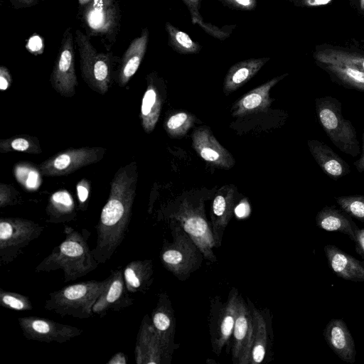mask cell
I'll list each match as a JSON object with an SVG mask.
<instances>
[{"label":"cell","mask_w":364,"mask_h":364,"mask_svg":"<svg viewBox=\"0 0 364 364\" xmlns=\"http://www.w3.org/2000/svg\"><path fill=\"white\" fill-rule=\"evenodd\" d=\"M137 181L136 161L119 168L112 180L108 199L95 228L96 245L92 250L100 264L107 262L124 239L132 217Z\"/></svg>","instance_id":"1"},{"label":"cell","mask_w":364,"mask_h":364,"mask_svg":"<svg viewBox=\"0 0 364 364\" xmlns=\"http://www.w3.org/2000/svg\"><path fill=\"white\" fill-rule=\"evenodd\" d=\"M64 233L65 240L36 266L35 272H49L61 269L63 282H68L87 275L100 263L88 246L90 232L87 230L79 232L65 226Z\"/></svg>","instance_id":"2"},{"label":"cell","mask_w":364,"mask_h":364,"mask_svg":"<svg viewBox=\"0 0 364 364\" xmlns=\"http://www.w3.org/2000/svg\"><path fill=\"white\" fill-rule=\"evenodd\" d=\"M172 241L163 242L160 259L164 268L181 281L187 280L205 257L196 242L175 220H169Z\"/></svg>","instance_id":"3"},{"label":"cell","mask_w":364,"mask_h":364,"mask_svg":"<svg viewBox=\"0 0 364 364\" xmlns=\"http://www.w3.org/2000/svg\"><path fill=\"white\" fill-rule=\"evenodd\" d=\"M107 284L102 281L89 280L65 286L49 294L45 309L61 316L78 319L93 315L92 307Z\"/></svg>","instance_id":"4"},{"label":"cell","mask_w":364,"mask_h":364,"mask_svg":"<svg viewBox=\"0 0 364 364\" xmlns=\"http://www.w3.org/2000/svg\"><path fill=\"white\" fill-rule=\"evenodd\" d=\"M75 36L83 80L94 92L100 95L106 94L115 75L114 68L120 58L111 51L97 50L91 43L90 37L79 29L75 31Z\"/></svg>","instance_id":"5"},{"label":"cell","mask_w":364,"mask_h":364,"mask_svg":"<svg viewBox=\"0 0 364 364\" xmlns=\"http://www.w3.org/2000/svg\"><path fill=\"white\" fill-rule=\"evenodd\" d=\"M78 8L85 33L90 38L99 37L109 51L121 27L119 0H78Z\"/></svg>","instance_id":"6"},{"label":"cell","mask_w":364,"mask_h":364,"mask_svg":"<svg viewBox=\"0 0 364 364\" xmlns=\"http://www.w3.org/2000/svg\"><path fill=\"white\" fill-rule=\"evenodd\" d=\"M319 124L332 143L343 153L356 157L360 152L356 131L351 122L344 118L341 102L331 96L315 100Z\"/></svg>","instance_id":"7"},{"label":"cell","mask_w":364,"mask_h":364,"mask_svg":"<svg viewBox=\"0 0 364 364\" xmlns=\"http://www.w3.org/2000/svg\"><path fill=\"white\" fill-rule=\"evenodd\" d=\"M164 218L178 222L196 242L205 259L212 263L217 261L213 251L216 247L211 224L205 215L202 202L195 204L184 200L176 208L167 212Z\"/></svg>","instance_id":"8"},{"label":"cell","mask_w":364,"mask_h":364,"mask_svg":"<svg viewBox=\"0 0 364 364\" xmlns=\"http://www.w3.org/2000/svg\"><path fill=\"white\" fill-rule=\"evenodd\" d=\"M44 226L33 220L14 217L0 219V264L12 262L32 241L38 238Z\"/></svg>","instance_id":"9"},{"label":"cell","mask_w":364,"mask_h":364,"mask_svg":"<svg viewBox=\"0 0 364 364\" xmlns=\"http://www.w3.org/2000/svg\"><path fill=\"white\" fill-rule=\"evenodd\" d=\"M240 294L235 287L229 292L228 299L223 302L220 297L211 301L209 316V329L213 351L220 355L224 347L228 346L232 336L237 314Z\"/></svg>","instance_id":"10"},{"label":"cell","mask_w":364,"mask_h":364,"mask_svg":"<svg viewBox=\"0 0 364 364\" xmlns=\"http://www.w3.org/2000/svg\"><path fill=\"white\" fill-rule=\"evenodd\" d=\"M106 149L85 146L64 150L39 164L41 175L45 176H68L85 166L103 159Z\"/></svg>","instance_id":"11"},{"label":"cell","mask_w":364,"mask_h":364,"mask_svg":"<svg viewBox=\"0 0 364 364\" xmlns=\"http://www.w3.org/2000/svg\"><path fill=\"white\" fill-rule=\"evenodd\" d=\"M75 42L71 28L68 27L63 33L50 77L52 87L59 95L65 97H73L77 85Z\"/></svg>","instance_id":"12"},{"label":"cell","mask_w":364,"mask_h":364,"mask_svg":"<svg viewBox=\"0 0 364 364\" xmlns=\"http://www.w3.org/2000/svg\"><path fill=\"white\" fill-rule=\"evenodd\" d=\"M18 321L26 339L39 342L63 343L82 333V329L75 326L46 318L24 316L18 318Z\"/></svg>","instance_id":"13"},{"label":"cell","mask_w":364,"mask_h":364,"mask_svg":"<svg viewBox=\"0 0 364 364\" xmlns=\"http://www.w3.org/2000/svg\"><path fill=\"white\" fill-rule=\"evenodd\" d=\"M254 333L252 311L240 295L231 345V359L234 364H250Z\"/></svg>","instance_id":"14"},{"label":"cell","mask_w":364,"mask_h":364,"mask_svg":"<svg viewBox=\"0 0 364 364\" xmlns=\"http://www.w3.org/2000/svg\"><path fill=\"white\" fill-rule=\"evenodd\" d=\"M129 293L123 270L121 268L112 270L107 277L105 289L92 307L93 314L102 318L109 311H119L132 306L134 299L129 296Z\"/></svg>","instance_id":"15"},{"label":"cell","mask_w":364,"mask_h":364,"mask_svg":"<svg viewBox=\"0 0 364 364\" xmlns=\"http://www.w3.org/2000/svg\"><path fill=\"white\" fill-rule=\"evenodd\" d=\"M151 322L166 355L171 360L173 352L179 348L174 341L176 317L168 294H159L151 316Z\"/></svg>","instance_id":"16"},{"label":"cell","mask_w":364,"mask_h":364,"mask_svg":"<svg viewBox=\"0 0 364 364\" xmlns=\"http://www.w3.org/2000/svg\"><path fill=\"white\" fill-rule=\"evenodd\" d=\"M134 358L136 364H169L171 361L165 353L148 314L142 318L137 333Z\"/></svg>","instance_id":"17"},{"label":"cell","mask_w":364,"mask_h":364,"mask_svg":"<svg viewBox=\"0 0 364 364\" xmlns=\"http://www.w3.org/2000/svg\"><path fill=\"white\" fill-rule=\"evenodd\" d=\"M192 146L204 161L214 166L230 169L235 165L232 155L218 142L208 127L202 126L193 130Z\"/></svg>","instance_id":"18"},{"label":"cell","mask_w":364,"mask_h":364,"mask_svg":"<svg viewBox=\"0 0 364 364\" xmlns=\"http://www.w3.org/2000/svg\"><path fill=\"white\" fill-rule=\"evenodd\" d=\"M235 208V191L232 186L222 187L215 196L210 208V224L215 247L221 245L224 232Z\"/></svg>","instance_id":"19"},{"label":"cell","mask_w":364,"mask_h":364,"mask_svg":"<svg viewBox=\"0 0 364 364\" xmlns=\"http://www.w3.org/2000/svg\"><path fill=\"white\" fill-rule=\"evenodd\" d=\"M149 36V29L143 28L140 35L132 40L120 58L114 75L119 87H125L138 70L146 52Z\"/></svg>","instance_id":"20"},{"label":"cell","mask_w":364,"mask_h":364,"mask_svg":"<svg viewBox=\"0 0 364 364\" xmlns=\"http://www.w3.org/2000/svg\"><path fill=\"white\" fill-rule=\"evenodd\" d=\"M323 337L328 346L341 360L350 364L355 362L354 340L343 319H331L323 330Z\"/></svg>","instance_id":"21"},{"label":"cell","mask_w":364,"mask_h":364,"mask_svg":"<svg viewBox=\"0 0 364 364\" xmlns=\"http://www.w3.org/2000/svg\"><path fill=\"white\" fill-rule=\"evenodd\" d=\"M287 75L288 73H285L275 77L244 95L234 104L232 116L244 117L265 111L273 101L269 96L271 89Z\"/></svg>","instance_id":"22"},{"label":"cell","mask_w":364,"mask_h":364,"mask_svg":"<svg viewBox=\"0 0 364 364\" xmlns=\"http://www.w3.org/2000/svg\"><path fill=\"white\" fill-rule=\"evenodd\" d=\"M160 78L154 72L146 76L147 86L144 93L140 109L141 124L147 134L155 128L162 107V95L159 89Z\"/></svg>","instance_id":"23"},{"label":"cell","mask_w":364,"mask_h":364,"mask_svg":"<svg viewBox=\"0 0 364 364\" xmlns=\"http://www.w3.org/2000/svg\"><path fill=\"white\" fill-rule=\"evenodd\" d=\"M307 144L317 164L333 180L337 181L350 172L348 164L327 144L317 139H309Z\"/></svg>","instance_id":"24"},{"label":"cell","mask_w":364,"mask_h":364,"mask_svg":"<svg viewBox=\"0 0 364 364\" xmlns=\"http://www.w3.org/2000/svg\"><path fill=\"white\" fill-rule=\"evenodd\" d=\"M329 267L338 277L352 282H364V262H360L333 245L324 247Z\"/></svg>","instance_id":"25"},{"label":"cell","mask_w":364,"mask_h":364,"mask_svg":"<svg viewBox=\"0 0 364 364\" xmlns=\"http://www.w3.org/2000/svg\"><path fill=\"white\" fill-rule=\"evenodd\" d=\"M351 218L343 210L325 206L317 213L316 224L318 228L324 230L343 233L354 242L359 228Z\"/></svg>","instance_id":"26"},{"label":"cell","mask_w":364,"mask_h":364,"mask_svg":"<svg viewBox=\"0 0 364 364\" xmlns=\"http://www.w3.org/2000/svg\"><path fill=\"white\" fill-rule=\"evenodd\" d=\"M270 58H250L234 64L228 70L223 82V92L228 95L243 86L266 64Z\"/></svg>","instance_id":"27"},{"label":"cell","mask_w":364,"mask_h":364,"mask_svg":"<svg viewBox=\"0 0 364 364\" xmlns=\"http://www.w3.org/2000/svg\"><path fill=\"white\" fill-rule=\"evenodd\" d=\"M126 287L129 293H146L153 282L154 266L151 259L134 260L123 270Z\"/></svg>","instance_id":"28"},{"label":"cell","mask_w":364,"mask_h":364,"mask_svg":"<svg viewBox=\"0 0 364 364\" xmlns=\"http://www.w3.org/2000/svg\"><path fill=\"white\" fill-rule=\"evenodd\" d=\"M47 221L51 223H68L76 217V208L71 194L66 190L53 193L46 208Z\"/></svg>","instance_id":"29"},{"label":"cell","mask_w":364,"mask_h":364,"mask_svg":"<svg viewBox=\"0 0 364 364\" xmlns=\"http://www.w3.org/2000/svg\"><path fill=\"white\" fill-rule=\"evenodd\" d=\"M332 80L348 89L364 92V72L341 64L318 63Z\"/></svg>","instance_id":"30"},{"label":"cell","mask_w":364,"mask_h":364,"mask_svg":"<svg viewBox=\"0 0 364 364\" xmlns=\"http://www.w3.org/2000/svg\"><path fill=\"white\" fill-rule=\"evenodd\" d=\"M247 303L252 313L255 326L250 364H257L263 361L266 354L267 343V324L261 312L256 309L250 300Z\"/></svg>","instance_id":"31"},{"label":"cell","mask_w":364,"mask_h":364,"mask_svg":"<svg viewBox=\"0 0 364 364\" xmlns=\"http://www.w3.org/2000/svg\"><path fill=\"white\" fill-rule=\"evenodd\" d=\"M314 56L318 63L346 65L364 72V55L360 54L326 48L316 51Z\"/></svg>","instance_id":"32"},{"label":"cell","mask_w":364,"mask_h":364,"mask_svg":"<svg viewBox=\"0 0 364 364\" xmlns=\"http://www.w3.org/2000/svg\"><path fill=\"white\" fill-rule=\"evenodd\" d=\"M165 29L168 35V46L180 54H196L201 49L198 42L193 41L185 32L166 22Z\"/></svg>","instance_id":"33"},{"label":"cell","mask_w":364,"mask_h":364,"mask_svg":"<svg viewBox=\"0 0 364 364\" xmlns=\"http://www.w3.org/2000/svg\"><path fill=\"white\" fill-rule=\"evenodd\" d=\"M18 151L38 154L42 152L39 139L27 134L14 136L0 142V152Z\"/></svg>","instance_id":"34"},{"label":"cell","mask_w":364,"mask_h":364,"mask_svg":"<svg viewBox=\"0 0 364 364\" xmlns=\"http://www.w3.org/2000/svg\"><path fill=\"white\" fill-rule=\"evenodd\" d=\"M196 117L187 112H178L171 114L165 122L164 128L172 137L184 136L195 123Z\"/></svg>","instance_id":"35"},{"label":"cell","mask_w":364,"mask_h":364,"mask_svg":"<svg viewBox=\"0 0 364 364\" xmlns=\"http://www.w3.org/2000/svg\"><path fill=\"white\" fill-rule=\"evenodd\" d=\"M201 1L202 0H183L190 12L192 23L199 25L206 33L217 38L223 40L228 37L230 32H225L214 25L205 23L203 21L199 12Z\"/></svg>","instance_id":"36"},{"label":"cell","mask_w":364,"mask_h":364,"mask_svg":"<svg viewBox=\"0 0 364 364\" xmlns=\"http://www.w3.org/2000/svg\"><path fill=\"white\" fill-rule=\"evenodd\" d=\"M334 199L341 210L350 216L364 222V195L338 196Z\"/></svg>","instance_id":"37"},{"label":"cell","mask_w":364,"mask_h":364,"mask_svg":"<svg viewBox=\"0 0 364 364\" xmlns=\"http://www.w3.org/2000/svg\"><path fill=\"white\" fill-rule=\"evenodd\" d=\"M1 306L16 311H28L33 309L30 299L23 294L0 289Z\"/></svg>","instance_id":"38"},{"label":"cell","mask_w":364,"mask_h":364,"mask_svg":"<svg viewBox=\"0 0 364 364\" xmlns=\"http://www.w3.org/2000/svg\"><path fill=\"white\" fill-rule=\"evenodd\" d=\"M21 200L19 192L12 185L0 183V207L1 208L16 205L21 202Z\"/></svg>","instance_id":"39"},{"label":"cell","mask_w":364,"mask_h":364,"mask_svg":"<svg viewBox=\"0 0 364 364\" xmlns=\"http://www.w3.org/2000/svg\"><path fill=\"white\" fill-rule=\"evenodd\" d=\"M90 189V183L86 178H82L76 185L79 208L82 211L87 210Z\"/></svg>","instance_id":"40"},{"label":"cell","mask_w":364,"mask_h":364,"mask_svg":"<svg viewBox=\"0 0 364 364\" xmlns=\"http://www.w3.org/2000/svg\"><path fill=\"white\" fill-rule=\"evenodd\" d=\"M230 9L240 11H252L257 6V0H220Z\"/></svg>","instance_id":"41"},{"label":"cell","mask_w":364,"mask_h":364,"mask_svg":"<svg viewBox=\"0 0 364 364\" xmlns=\"http://www.w3.org/2000/svg\"><path fill=\"white\" fill-rule=\"evenodd\" d=\"M13 82L9 69L4 65L0 67V90L5 91L9 88Z\"/></svg>","instance_id":"42"},{"label":"cell","mask_w":364,"mask_h":364,"mask_svg":"<svg viewBox=\"0 0 364 364\" xmlns=\"http://www.w3.org/2000/svg\"><path fill=\"white\" fill-rule=\"evenodd\" d=\"M250 213V206L247 200H241L235 205L234 213L240 219L247 218Z\"/></svg>","instance_id":"43"},{"label":"cell","mask_w":364,"mask_h":364,"mask_svg":"<svg viewBox=\"0 0 364 364\" xmlns=\"http://www.w3.org/2000/svg\"><path fill=\"white\" fill-rule=\"evenodd\" d=\"M354 242L356 252L364 259V229L357 230Z\"/></svg>","instance_id":"44"},{"label":"cell","mask_w":364,"mask_h":364,"mask_svg":"<svg viewBox=\"0 0 364 364\" xmlns=\"http://www.w3.org/2000/svg\"><path fill=\"white\" fill-rule=\"evenodd\" d=\"M16 9L30 8L37 5L43 0H9Z\"/></svg>","instance_id":"45"},{"label":"cell","mask_w":364,"mask_h":364,"mask_svg":"<svg viewBox=\"0 0 364 364\" xmlns=\"http://www.w3.org/2000/svg\"><path fill=\"white\" fill-rule=\"evenodd\" d=\"M296 4L304 6H318L326 5L332 0H295Z\"/></svg>","instance_id":"46"},{"label":"cell","mask_w":364,"mask_h":364,"mask_svg":"<svg viewBox=\"0 0 364 364\" xmlns=\"http://www.w3.org/2000/svg\"><path fill=\"white\" fill-rule=\"evenodd\" d=\"M127 356L123 352H118L114 354L109 360L107 361V364H127Z\"/></svg>","instance_id":"47"},{"label":"cell","mask_w":364,"mask_h":364,"mask_svg":"<svg viewBox=\"0 0 364 364\" xmlns=\"http://www.w3.org/2000/svg\"><path fill=\"white\" fill-rule=\"evenodd\" d=\"M353 165L358 172H364V129L362 134V154L360 159L353 163Z\"/></svg>","instance_id":"48"},{"label":"cell","mask_w":364,"mask_h":364,"mask_svg":"<svg viewBox=\"0 0 364 364\" xmlns=\"http://www.w3.org/2000/svg\"><path fill=\"white\" fill-rule=\"evenodd\" d=\"M360 8L362 10H364V0L360 1Z\"/></svg>","instance_id":"49"}]
</instances>
